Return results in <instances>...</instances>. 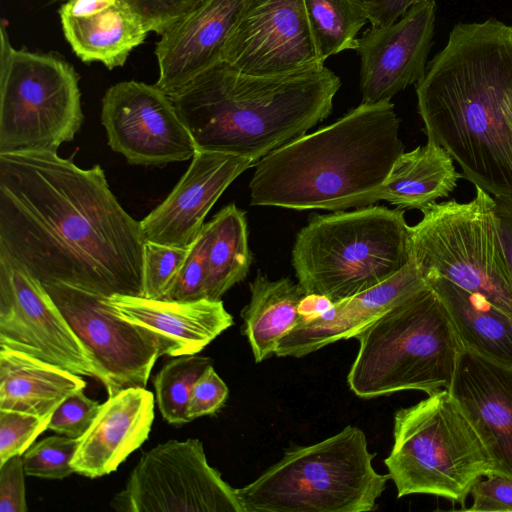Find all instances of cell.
Returning <instances> with one entry per match:
<instances>
[{
  "mask_svg": "<svg viewBox=\"0 0 512 512\" xmlns=\"http://www.w3.org/2000/svg\"><path fill=\"white\" fill-rule=\"evenodd\" d=\"M144 246L140 221L99 165L82 169L51 151L0 154V253L43 284L142 296Z\"/></svg>",
  "mask_w": 512,
  "mask_h": 512,
  "instance_id": "1",
  "label": "cell"
},
{
  "mask_svg": "<svg viewBox=\"0 0 512 512\" xmlns=\"http://www.w3.org/2000/svg\"><path fill=\"white\" fill-rule=\"evenodd\" d=\"M511 90L512 26L495 18L455 25L416 83L428 141L493 197L512 196V132L504 116Z\"/></svg>",
  "mask_w": 512,
  "mask_h": 512,
  "instance_id": "2",
  "label": "cell"
},
{
  "mask_svg": "<svg viewBox=\"0 0 512 512\" xmlns=\"http://www.w3.org/2000/svg\"><path fill=\"white\" fill-rule=\"evenodd\" d=\"M340 87V78L325 65L255 76L221 60L170 98L197 150L255 163L326 119Z\"/></svg>",
  "mask_w": 512,
  "mask_h": 512,
  "instance_id": "3",
  "label": "cell"
},
{
  "mask_svg": "<svg viewBox=\"0 0 512 512\" xmlns=\"http://www.w3.org/2000/svg\"><path fill=\"white\" fill-rule=\"evenodd\" d=\"M399 125L390 101L361 103L334 123L269 152L255 165L251 204L332 211L361 207L404 152Z\"/></svg>",
  "mask_w": 512,
  "mask_h": 512,
  "instance_id": "4",
  "label": "cell"
},
{
  "mask_svg": "<svg viewBox=\"0 0 512 512\" xmlns=\"http://www.w3.org/2000/svg\"><path fill=\"white\" fill-rule=\"evenodd\" d=\"M347 382L361 398L449 389L463 348L448 313L428 286L359 332Z\"/></svg>",
  "mask_w": 512,
  "mask_h": 512,
  "instance_id": "5",
  "label": "cell"
},
{
  "mask_svg": "<svg viewBox=\"0 0 512 512\" xmlns=\"http://www.w3.org/2000/svg\"><path fill=\"white\" fill-rule=\"evenodd\" d=\"M410 229L400 208L368 206L315 216L292 249L298 283L332 302L370 289L411 261Z\"/></svg>",
  "mask_w": 512,
  "mask_h": 512,
  "instance_id": "6",
  "label": "cell"
},
{
  "mask_svg": "<svg viewBox=\"0 0 512 512\" xmlns=\"http://www.w3.org/2000/svg\"><path fill=\"white\" fill-rule=\"evenodd\" d=\"M366 435L346 426L309 446L287 450L253 482L237 488L244 512L375 510L389 475L373 466Z\"/></svg>",
  "mask_w": 512,
  "mask_h": 512,
  "instance_id": "7",
  "label": "cell"
},
{
  "mask_svg": "<svg viewBox=\"0 0 512 512\" xmlns=\"http://www.w3.org/2000/svg\"><path fill=\"white\" fill-rule=\"evenodd\" d=\"M384 463L398 498L433 495L462 509L475 482L494 473L491 455L449 389L395 413Z\"/></svg>",
  "mask_w": 512,
  "mask_h": 512,
  "instance_id": "8",
  "label": "cell"
},
{
  "mask_svg": "<svg viewBox=\"0 0 512 512\" xmlns=\"http://www.w3.org/2000/svg\"><path fill=\"white\" fill-rule=\"evenodd\" d=\"M461 203L449 200L422 210L410 229L411 260L424 278L438 276L486 298L512 318V277L494 212L480 187Z\"/></svg>",
  "mask_w": 512,
  "mask_h": 512,
  "instance_id": "9",
  "label": "cell"
},
{
  "mask_svg": "<svg viewBox=\"0 0 512 512\" xmlns=\"http://www.w3.org/2000/svg\"><path fill=\"white\" fill-rule=\"evenodd\" d=\"M0 40V154L57 152L83 122L79 76L54 53L15 49Z\"/></svg>",
  "mask_w": 512,
  "mask_h": 512,
  "instance_id": "10",
  "label": "cell"
},
{
  "mask_svg": "<svg viewBox=\"0 0 512 512\" xmlns=\"http://www.w3.org/2000/svg\"><path fill=\"white\" fill-rule=\"evenodd\" d=\"M110 505L123 512H244L237 489L209 465L199 439L144 452Z\"/></svg>",
  "mask_w": 512,
  "mask_h": 512,
  "instance_id": "11",
  "label": "cell"
},
{
  "mask_svg": "<svg viewBox=\"0 0 512 512\" xmlns=\"http://www.w3.org/2000/svg\"><path fill=\"white\" fill-rule=\"evenodd\" d=\"M92 355L108 397L147 386L156 360L168 354L154 331L119 316L108 297L65 283L43 284Z\"/></svg>",
  "mask_w": 512,
  "mask_h": 512,
  "instance_id": "12",
  "label": "cell"
},
{
  "mask_svg": "<svg viewBox=\"0 0 512 512\" xmlns=\"http://www.w3.org/2000/svg\"><path fill=\"white\" fill-rule=\"evenodd\" d=\"M0 346L80 376L98 370L43 283L22 264L0 253Z\"/></svg>",
  "mask_w": 512,
  "mask_h": 512,
  "instance_id": "13",
  "label": "cell"
},
{
  "mask_svg": "<svg viewBox=\"0 0 512 512\" xmlns=\"http://www.w3.org/2000/svg\"><path fill=\"white\" fill-rule=\"evenodd\" d=\"M221 60L255 76L324 66L303 0H244Z\"/></svg>",
  "mask_w": 512,
  "mask_h": 512,
  "instance_id": "14",
  "label": "cell"
},
{
  "mask_svg": "<svg viewBox=\"0 0 512 512\" xmlns=\"http://www.w3.org/2000/svg\"><path fill=\"white\" fill-rule=\"evenodd\" d=\"M101 120L111 149L132 164L160 166L188 160L197 151L172 99L155 84L130 80L111 86Z\"/></svg>",
  "mask_w": 512,
  "mask_h": 512,
  "instance_id": "15",
  "label": "cell"
},
{
  "mask_svg": "<svg viewBox=\"0 0 512 512\" xmlns=\"http://www.w3.org/2000/svg\"><path fill=\"white\" fill-rule=\"evenodd\" d=\"M437 6L426 0L396 22L366 29L358 38L362 103L390 101L425 73Z\"/></svg>",
  "mask_w": 512,
  "mask_h": 512,
  "instance_id": "16",
  "label": "cell"
},
{
  "mask_svg": "<svg viewBox=\"0 0 512 512\" xmlns=\"http://www.w3.org/2000/svg\"><path fill=\"white\" fill-rule=\"evenodd\" d=\"M252 165L246 158L197 150L167 198L140 221L145 242L189 248L218 198Z\"/></svg>",
  "mask_w": 512,
  "mask_h": 512,
  "instance_id": "17",
  "label": "cell"
},
{
  "mask_svg": "<svg viewBox=\"0 0 512 512\" xmlns=\"http://www.w3.org/2000/svg\"><path fill=\"white\" fill-rule=\"evenodd\" d=\"M449 391L491 455L494 473L512 478V368L463 350Z\"/></svg>",
  "mask_w": 512,
  "mask_h": 512,
  "instance_id": "18",
  "label": "cell"
},
{
  "mask_svg": "<svg viewBox=\"0 0 512 512\" xmlns=\"http://www.w3.org/2000/svg\"><path fill=\"white\" fill-rule=\"evenodd\" d=\"M426 287L424 276L411 260L384 282L333 302L319 317L300 321L281 339L275 355L302 357L336 341L355 338L388 310Z\"/></svg>",
  "mask_w": 512,
  "mask_h": 512,
  "instance_id": "19",
  "label": "cell"
},
{
  "mask_svg": "<svg viewBox=\"0 0 512 512\" xmlns=\"http://www.w3.org/2000/svg\"><path fill=\"white\" fill-rule=\"evenodd\" d=\"M243 1L203 0L168 28L155 48L159 67L155 85L172 96L221 61L224 44Z\"/></svg>",
  "mask_w": 512,
  "mask_h": 512,
  "instance_id": "20",
  "label": "cell"
},
{
  "mask_svg": "<svg viewBox=\"0 0 512 512\" xmlns=\"http://www.w3.org/2000/svg\"><path fill=\"white\" fill-rule=\"evenodd\" d=\"M154 403L153 393L145 387L127 388L108 397L79 438L72 460L75 473L97 478L116 471L147 440L154 420Z\"/></svg>",
  "mask_w": 512,
  "mask_h": 512,
  "instance_id": "21",
  "label": "cell"
},
{
  "mask_svg": "<svg viewBox=\"0 0 512 512\" xmlns=\"http://www.w3.org/2000/svg\"><path fill=\"white\" fill-rule=\"evenodd\" d=\"M108 302L122 318L160 335L171 357L197 354L234 323L222 300L175 302L113 295Z\"/></svg>",
  "mask_w": 512,
  "mask_h": 512,
  "instance_id": "22",
  "label": "cell"
},
{
  "mask_svg": "<svg viewBox=\"0 0 512 512\" xmlns=\"http://www.w3.org/2000/svg\"><path fill=\"white\" fill-rule=\"evenodd\" d=\"M425 280L443 303L463 350L512 368V318L445 278Z\"/></svg>",
  "mask_w": 512,
  "mask_h": 512,
  "instance_id": "23",
  "label": "cell"
},
{
  "mask_svg": "<svg viewBox=\"0 0 512 512\" xmlns=\"http://www.w3.org/2000/svg\"><path fill=\"white\" fill-rule=\"evenodd\" d=\"M82 376L28 354L0 346V409L50 418L72 393L86 387Z\"/></svg>",
  "mask_w": 512,
  "mask_h": 512,
  "instance_id": "24",
  "label": "cell"
},
{
  "mask_svg": "<svg viewBox=\"0 0 512 512\" xmlns=\"http://www.w3.org/2000/svg\"><path fill=\"white\" fill-rule=\"evenodd\" d=\"M461 176L448 152L427 141L403 152L384 182L363 199L361 207L384 200L399 208L422 211L438 199L448 197Z\"/></svg>",
  "mask_w": 512,
  "mask_h": 512,
  "instance_id": "25",
  "label": "cell"
},
{
  "mask_svg": "<svg viewBox=\"0 0 512 512\" xmlns=\"http://www.w3.org/2000/svg\"><path fill=\"white\" fill-rule=\"evenodd\" d=\"M60 19L65 38L76 56L83 62H101L109 70L123 66L131 51L149 33L123 0L87 17L60 16Z\"/></svg>",
  "mask_w": 512,
  "mask_h": 512,
  "instance_id": "26",
  "label": "cell"
},
{
  "mask_svg": "<svg viewBox=\"0 0 512 512\" xmlns=\"http://www.w3.org/2000/svg\"><path fill=\"white\" fill-rule=\"evenodd\" d=\"M250 292L241 311L243 333L259 363L275 354L281 339L300 322L298 306L306 292L289 278L270 280L260 273L250 283Z\"/></svg>",
  "mask_w": 512,
  "mask_h": 512,
  "instance_id": "27",
  "label": "cell"
},
{
  "mask_svg": "<svg viewBox=\"0 0 512 512\" xmlns=\"http://www.w3.org/2000/svg\"><path fill=\"white\" fill-rule=\"evenodd\" d=\"M206 298L221 300L245 279L251 265L245 214L234 204L221 209L211 221Z\"/></svg>",
  "mask_w": 512,
  "mask_h": 512,
  "instance_id": "28",
  "label": "cell"
},
{
  "mask_svg": "<svg viewBox=\"0 0 512 512\" xmlns=\"http://www.w3.org/2000/svg\"><path fill=\"white\" fill-rule=\"evenodd\" d=\"M312 34L325 62L345 50H356L357 34L368 21L356 0H303Z\"/></svg>",
  "mask_w": 512,
  "mask_h": 512,
  "instance_id": "29",
  "label": "cell"
},
{
  "mask_svg": "<svg viewBox=\"0 0 512 512\" xmlns=\"http://www.w3.org/2000/svg\"><path fill=\"white\" fill-rule=\"evenodd\" d=\"M212 359L197 354L177 356L154 377L156 401L163 418L170 424L190 422L187 408L194 385L212 366Z\"/></svg>",
  "mask_w": 512,
  "mask_h": 512,
  "instance_id": "30",
  "label": "cell"
},
{
  "mask_svg": "<svg viewBox=\"0 0 512 512\" xmlns=\"http://www.w3.org/2000/svg\"><path fill=\"white\" fill-rule=\"evenodd\" d=\"M211 235L210 223H205L190 246L185 261L166 289L162 300L190 302L206 298Z\"/></svg>",
  "mask_w": 512,
  "mask_h": 512,
  "instance_id": "31",
  "label": "cell"
},
{
  "mask_svg": "<svg viewBox=\"0 0 512 512\" xmlns=\"http://www.w3.org/2000/svg\"><path fill=\"white\" fill-rule=\"evenodd\" d=\"M79 441L64 435H53L32 444L22 455L26 475L63 479L75 473L72 460Z\"/></svg>",
  "mask_w": 512,
  "mask_h": 512,
  "instance_id": "32",
  "label": "cell"
},
{
  "mask_svg": "<svg viewBox=\"0 0 512 512\" xmlns=\"http://www.w3.org/2000/svg\"><path fill=\"white\" fill-rule=\"evenodd\" d=\"M189 248L145 242L143 297L162 299L169 284L185 261Z\"/></svg>",
  "mask_w": 512,
  "mask_h": 512,
  "instance_id": "33",
  "label": "cell"
},
{
  "mask_svg": "<svg viewBox=\"0 0 512 512\" xmlns=\"http://www.w3.org/2000/svg\"><path fill=\"white\" fill-rule=\"evenodd\" d=\"M50 418L0 409V464L24 452L47 429Z\"/></svg>",
  "mask_w": 512,
  "mask_h": 512,
  "instance_id": "34",
  "label": "cell"
},
{
  "mask_svg": "<svg viewBox=\"0 0 512 512\" xmlns=\"http://www.w3.org/2000/svg\"><path fill=\"white\" fill-rule=\"evenodd\" d=\"M84 389L69 395L50 416L47 429L79 439L92 425L101 404L87 397Z\"/></svg>",
  "mask_w": 512,
  "mask_h": 512,
  "instance_id": "35",
  "label": "cell"
},
{
  "mask_svg": "<svg viewBox=\"0 0 512 512\" xmlns=\"http://www.w3.org/2000/svg\"><path fill=\"white\" fill-rule=\"evenodd\" d=\"M148 32L162 35L203 0H123Z\"/></svg>",
  "mask_w": 512,
  "mask_h": 512,
  "instance_id": "36",
  "label": "cell"
},
{
  "mask_svg": "<svg viewBox=\"0 0 512 512\" xmlns=\"http://www.w3.org/2000/svg\"><path fill=\"white\" fill-rule=\"evenodd\" d=\"M470 495L473 503L466 511L512 512V478L491 473L478 479Z\"/></svg>",
  "mask_w": 512,
  "mask_h": 512,
  "instance_id": "37",
  "label": "cell"
},
{
  "mask_svg": "<svg viewBox=\"0 0 512 512\" xmlns=\"http://www.w3.org/2000/svg\"><path fill=\"white\" fill-rule=\"evenodd\" d=\"M227 396V385L210 366L194 385L187 408L188 418L192 421L214 414L225 403Z\"/></svg>",
  "mask_w": 512,
  "mask_h": 512,
  "instance_id": "38",
  "label": "cell"
},
{
  "mask_svg": "<svg viewBox=\"0 0 512 512\" xmlns=\"http://www.w3.org/2000/svg\"><path fill=\"white\" fill-rule=\"evenodd\" d=\"M23 456L0 464V512H27Z\"/></svg>",
  "mask_w": 512,
  "mask_h": 512,
  "instance_id": "39",
  "label": "cell"
},
{
  "mask_svg": "<svg viewBox=\"0 0 512 512\" xmlns=\"http://www.w3.org/2000/svg\"><path fill=\"white\" fill-rule=\"evenodd\" d=\"M426 0H356L375 27L399 20L412 6Z\"/></svg>",
  "mask_w": 512,
  "mask_h": 512,
  "instance_id": "40",
  "label": "cell"
},
{
  "mask_svg": "<svg viewBox=\"0 0 512 512\" xmlns=\"http://www.w3.org/2000/svg\"><path fill=\"white\" fill-rule=\"evenodd\" d=\"M493 198L501 244L512 277V196Z\"/></svg>",
  "mask_w": 512,
  "mask_h": 512,
  "instance_id": "41",
  "label": "cell"
},
{
  "mask_svg": "<svg viewBox=\"0 0 512 512\" xmlns=\"http://www.w3.org/2000/svg\"><path fill=\"white\" fill-rule=\"evenodd\" d=\"M117 0H67L60 10V16L87 17L99 13L113 4Z\"/></svg>",
  "mask_w": 512,
  "mask_h": 512,
  "instance_id": "42",
  "label": "cell"
},
{
  "mask_svg": "<svg viewBox=\"0 0 512 512\" xmlns=\"http://www.w3.org/2000/svg\"><path fill=\"white\" fill-rule=\"evenodd\" d=\"M332 304L333 302L324 295L306 293L298 306L300 321L321 316L330 309Z\"/></svg>",
  "mask_w": 512,
  "mask_h": 512,
  "instance_id": "43",
  "label": "cell"
},
{
  "mask_svg": "<svg viewBox=\"0 0 512 512\" xmlns=\"http://www.w3.org/2000/svg\"><path fill=\"white\" fill-rule=\"evenodd\" d=\"M504 116L507 122V125L512 132V90L506 96L504 101Z\"/></svg>",
  "mask_w": 512,
  "mask_h": 512,
  "instance_id": "44",
  "label": "cell"
}]
</instances>
